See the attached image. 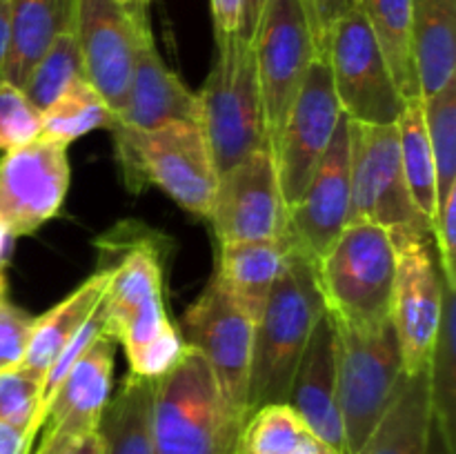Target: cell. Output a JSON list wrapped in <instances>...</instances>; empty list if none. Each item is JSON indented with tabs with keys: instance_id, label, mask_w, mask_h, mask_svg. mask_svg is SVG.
Listing matches in <instances>:
<instances>
[{
	"instance_id": "cell-1",
	"label": "cell",
	"mask_w": 456,
	"mask_h": 454,
	"mask_svg": "<svg viewBox=\"0 0 456 454\" xmlns=\"http://www.w3.org/2000/svg\"><path fill=\"white\" fill-rule=\"evenodd\" d=\"M169 245L160 231L136 221L118 223L96 240L98 267L110 270L105 334L125 350L129 372L151 381L167 374L187 347L163 301Z\"/></svg>"
},
{
	"instance_id": "cell-2",
	"label": "cell",
	"mask_w": 456,
	"mask_h": 454,
	"mask_svg": "<svg viewBox=\"0 0 456 454\" xmlns=\"http://www.w3.org/2000/svg\"><path fill=\"white\" fill-rule=\"evenodd\" d=\"M245 418L218 387L212 368L187 345L176 365L156 378L151 396L154 454H236Z\"/></svg>"
},
{
	"instance_id": "cell-3",
	"label": "cell",
	"mask_w": 456,
	"mask_h": 454,
	"mask_svg": "<svg viewBox=\"0 0 456 454\" xmlns=\"http://www.w3.org/2000/svg\"><path fill=\"white\" fill-rule=\"evenodd\" d=\"M110 132L123 182L132 194L154 185L185 212L209 216L218 169L199 123H169L154 129L116 123Z\"/></svg>"
},
{
	"instance_id": "cell-4",
	"label": "cell",
	"mask_w": 456,
	"mask_h": 454,
	"mask_svg": "<svg viewBox=\"0 0 456 454\" xmlns=\"http://www.w3.org/2000/svg\"><path fill=\"white\" fill-rule=\"evenodd\" d=\"M323 312L314 261L297 252L254 323L248 417L263 405L288 403L297 365Z\"/></svg>"
},
{
	"instance_id": "cell-5",
	"label": "cell",
	"mask_w": 456,
	"mask_h": 454,
	"mask_svg": "<svg viewBox=\"0 0 456 454\" xmlns=\"http://www.w3.org/2000/svg\"><path fill=\"white\" fill-rule=\"evenodd\" d=\"M314 270L325 312L334 323L365 332L390 320L396 247L383 227L347 223Z\"/></svg>"
},
{
	"instance_id": "cell-6",
	"label": "cell",
	"mask_w": 456,
	"mask_h": 454,
	"mask_svg": "<svg viewBox=\"0 0 456 454\" xmlns=\"http://www.w3.org/2000/svg\"><path fill=\"white\" fill-rule=\"evenodd\" d=\"M199 102L200 127L218 174L270 147L252 47L240 34L216 40V61Z\"/></svg>"
},
{
	"instance_id": "cell-7",
	"label": "cell",
	"mask_w": 456,
	"mask_h": 454,
	"mask_svg": "<svg viewBox=\"0 0 456 454\" xmlns=\"http://www.w3.org/2000/svg\"><path fill=\"white\" fill-rule=\"evenodd\" d=\"M350 223H374L392 236L432 240V230L414 205L401 167L395 125L350 120Z\"/></svg>"
},
{
	"instance_id": "cell-8",
	"label": "cell",
	"mask_w": 456,
	"mask_h": 454,
	"mask_svg": "<svg viewBox=\"0 0 456 454\" xmlns=\"http://www.w3.org/2000/svg\"><path fill=\"white\" fill-rule=\"evenodd\" d=\"M337 329V383L343 434L350 454H359L386 414L403 377L401 347L392 320L377 329Z\"/></svg>"
},
{
	"instance_id": "cell-9",
	"label": "cell",
	"mask_w": 456,
	"mask_h": 454,
	"mask_svg": "<svg viewBox=\"0 0 456 454\" xmlns=\"http://www.w3.org/2000/svg\"><path fill=\"white\" fill-rule=\"evenodd\" d=\"M325 62L334 93L347 120L361 125H395L405 107L392 71L359 7L334 25Z\"/></svg>"
},
{
	"instance_id": "cell-10",
	"label": "cell",
	"mask_w": 456,
	"mask_h": 454,
	"mask_svg": "<svg viewBox=\"0 0 456 454\" xmlns=\"http://www.w3.org/2000/svg\"><path fill=\"white\" fill-rule=\"evenodd\" d=\"M249 47L272 150L312 62L319 58L301 0H267Z\"/></svg>"
},
{
	"instance_id": "cell-11",
	"label": "cell",
	"mask_w": 456,
	"mask_h": 454,
	"mask_svg": "<svg viewBox=\"0 0 456 454\" xmlns=\"http://www.w3.org/2000/svg\"><path fill=\"white\" fill-rule=\"evenodd\" d=\"M74 34L85 78L118 114L138 49L151 34L147 7L127 9L116 0H74Z\"/></svg>"
},
{
	"instance_id": "cell-12",
	"label": "cell",
	"mask_w": 456,
	"mask_h": 454,
	"mask_svg": "<svg viewBox=\"0 0 456 454\" xmlns=\"http://www.w3.org/2000/svg\"><path fill=\"white\" fill-rule=\"evenodd\" d=\"M343 118L325 58H316L294 98L285 123L272 145L281 191L292 207L305 191L330 150L334 132Z\"/></svg>"
},
{
	"instance_id": "cell-13",
	"label": "cell",
	"mask_w": 456,
	"mask_h": 454,
	"mask_svg": "<svg viewBox=\"0 0 456 454\" xmlns=\"http://www.w3.org/2000/svg\"><path fill=\"white\" fill-rule=\"evenodd\" d=\"M208 218L218 245L288 234V205L270 147L218 174Z\"/></svg>"
},
{
	"instance_id": "cell-14",
	"label": "cell",
	"mask_w": 456,
	"mask_h": 454,
	"mask_svg": "<svg viewBox=\"0 0 456 454\" xmlns=\"http://www.w3.org/2000/svg\"><path fill=\"white\" fill-rule=\"evenodd\" d=\"M395 247L396 274L390 320L401 347L403 374H417L430 368L444 314L445 283L432 256L430 240L405 239L395 243Z\"/></svg>"
},
{
	"instance_id": "cell-15",
	"label": "cell",
	"mask_w": 456,
	"mask_h": 454,
	"mask_svg": "<svg viewBox=\"0 0 456 454\" xmlns=\"http://www.w3.org/2000/svg\"><path fill=\"white\" fill-rule=\"evenodd\" d=\"M183 334V341L205 356L223 396L248 418L254 320L209 280L203 294L185 310Z\"/></svg>"
},
{
	"instance_id": "cell-16",
	"label": "cell",
	"mask_w": 456,
	"mask_h": 454,
	"mask_svg": "<svg viewBox=\"0 0 456 454\" xmlns=\"http://www.w3.org/2000/svg\"><path fill=\"white\" fill-rule=\"evenodd\" d=\"M69 190L67 145L52 138L4 151L0 158V218L13 236H29L58 216Z\"/></svg>"
},
{
	"instance_id": "cell-17",
	"label": "cell",
	"mask_w": 456,
	"mask_h": 454,
	"mask_svg": "<svg viewBox=\"0 0 456 454\" xmlns=\"http://www.w3.org/2000/svg\"><path fill=\"white\" fill-rule=\"evenodd\" d=\"M116 343L102 334L69 369L52 396L29 454H62L98 430L114 390ZM34 439V441H36Z\"/></svg>"
},
{
	"instance_id": "cell-18",
	"label": "cell",
	"mask_w": 456,
	"mask_h": 454,
	"mask_svg": "<svg viewBox=\"0 0 456 454\" xmlns=\"http://www.w3.org/2000/svg\"><path fill=\"white\" fill-rule=\"evenodd\" d=\"M350 223V120L343 114L330 150L301 199L288 207V234L310 261H319Z\"/></svg>"
},
{
	"instance_id": "cell-19",
	"label": "cell",
	"mask_w": 456,
	"mask_h": 454,
	"mask_svg": "<svg viewBox=\"0 0 456 454\" xmlns=\"http://www.w3.org/2000/svg\"><path fill=\"white\" fill-rule=\"evenodd\" d=\"M288 403L307 432L332 454H350L343 434L337 383V329L328 312L319 316L289 385Z\"/></svg>"
},
{
	"instance_id": "cell-20",
	"label": "cell",
	"mask_w": 456,
	"mask_h": 454,
	"mask_svg": "<svg viewBox=\"0 0 456 454\" xmlns=\"http://www.w3.org/2000/svg\"><path fill=\"white\" fill-rule=\"evenodd\" d=\"M116 123L136 129H154L169 123H199V93L190 92L160 58L154 36H145L138 49L123 109Z\"/></svg>"
},
{
	"instance_id": "cell-21",
	"label": "cell",
	"mask_w": 456,
	"mask_h": 454,
	"mask_svg": "<svg viewBox=\"0 0 456 454\" xmlns=\"http://www.w3.org/2000/svg\"><path fill=\"white\" fill-rule=\"evenodd\" d=\"M289 234L265 240H239L218 245L212 280L221 292L256 323L276 280L297 254Z\"/></svg>"
},
{
	"instance_id": "cell-22",
	"label": "cell",
	"mask_w": 456,
	"mask_h": 454,
	"mask_svg": "<svg viewBox=\"0 0 456 454\" xmlns=\"http://www.w3.org/2000/svg\"><path fill=\"white\" fill-rule=\"evenodd\" d=\"M74 25V0H9V36L3 80L25 87L53 40Z\"/></svg>"
},
{
	"instance_id": "cell-23",
	"label": "cell",
	"mask_w": 456,
	"mask_h": 454,
	"mask_svg": "<svg viewBox=\"0 0 456 454\" xmlns=\"http://www.w3.org/2000/svg\"><path fill=\"white\" fill-rule=\"evenodd\" d=\"M410 52L421 98L456 80V0H412Z\"/></svg>"
},
{
	"instance_id": "cell-24",
	"label": "cell",
	"mask_w": 456,
	"mask_h": 454,
	"mask_svg": "<svg viewBox=\"0 0 456 454\" xmlns=\"http://www.w3.org/2000/svg\"><path fill=\"white\" fill-rule=\"evenodd\" d=\"M107 285H110V270L98 267L87 280H83L74 292L67 294L52 310L45 312L43 316H36L27 352L18 368L43 378L53 361L58 359L62 347L74 338V334L83 328L85 320L92 316L98 303L102 301Z\"/></svg>"
},
{
	"instance_id": "cell-25",
	"label": "cell",
	"mask_w": 456,
	"mask_h": 454,
	"mask_svg": "<svg viewBox=\"0 0 456 454\" xmlns=\"http://www.w3.org/2000/svg\"><path fill=\"white\" fill-rule=\"evenodd\" d=\"M430 421V368L403 374L386 414L359 454H426Z\"/></svg>"
},
{
	"instance_id": "cell-26",
	"label": "cell",
	"mask_w": 456,
	"mask_h": 454,
	"mask_svg": "<svg viewBox=\"0 0 456 454\" xmlns=\"http://www.w3.org/2000/svg\"><path fill=\"white\" fill-rule=\"evenodd\" d=\"M151 378L129 372L110 396L98 421L101 454H154L151 439Z\"/></svg>"
},
{
	"instance_id": "cell-27",
	"label": "cell",
	"mask_w": 456,
	"mask_h": 454,
	"mask_svg": "<svg viewBox=\"0 0 456 454\" xmlns=\"http://www.w3.org/2000/svg\"><path fill=\"white\" fill-rule=\"evenodd\" d=\"M405 101L421 98L410 52L412 0H354Z\"/></svg>"
},
{
	"instance_id": "cell-28",
	"label": "cell",
	"mask_w": 456,
	"mask_h": 454,
	"mask_svg": "<svg viewBox=\"0 0 456 454\" xmlns=\"http://www.w3.org/2000/svg\"><path fill=\"white\" fill-rule=\"evenodd\" d=\"M396 132H399L401 167H403L410 196L432 230L439 214V191H436V169L430 141H428L421 98L405 102L396 120Z\"/></svg>"
},
{
	"instance_id": "cell-29",
	"label": "cell",
	"mask_w": 456,
	"mask_h": 454,
	"mask_svg": "<svg viewBox=\"0 0 456 454\" xmlns=\"http://www.w3.org/2000/svg\"><path fill=\"white\" fill-rule=\"evenodd\" d=\"M114 125V109L87 80L71 85L52 107L40 111V136L62 145H69L96 129H111Z\"/></svg>"
},
{
	"instance_id": "cell-30",
	"label": "cell",
	"mask_w": 456,
	"mask_h": 454,
	"mask_svg": "<svg viewBox=\"0 0 456 454\" xmlns=\"http://www.w3.org/2000/svg\"><path fill=\"white\" fill-rule=\"evenodd\" d=\"M432 417L456 448V289L444 285V314L430 359Z\"/></svg>"
},
{
	"instance_id": "cell-31",
	"label": "cell",
	"mask_w": 456,
	"mask_h": 454,
	"mask_svg": "<svg viewBox=\"0 0 456 454\" xmlns=\"http://www.w3.org/2000/svg\"><path fill=\"white\" fill-rule=\"evenodd\" d=\"M85 78L83 58H80L78 43H76L74 25L67 31H62L52 47L43 53L36 67L31 69L29 78H27L25 92L27 101L36 107L38 111H45L52 107L71 85Z\"/></svg>"
},
{
	"instance_id": "cell-32",
	"label": "cell",
	"mask_w": 456,
	"mask_h": 454,
	"mask_svg": "<svg viewBox=\"0 0 456 454\" xmlns=\"http://www.w3.org/2000/svg\"><path fill=\"white\" fill-rule=\"evenodd\" d=\"M312 436L289 403L254 409L243 423L236 454H288Z\"/></svg>"
},
{
	"instance_id": "cell-33",
	"label": "cell",
	"mask_w": 456,
	"mask_h": 454,
	"mask_svg": "<svg viewBox=\"0 0 456 454\" xmlns=\"http://www.w3.org/2000/svg\"><path fill=\"white\" fill-rule=\"evenodd\" d=\"M421 102L441 203L456 185V80L441 92L421 98Z\"/></svg>"
},
{
	"instance_id": "cell-34",
	"label": "cell",
	"mask_w": 456,
	"mask_h": 454,
	"mask_svg": "<svg viewBox=\"0 0 456 454\" xmlns=\"http://www.w3.org/2000/svg\"><path fill=\"white\" fill-rule=\"evenodd\" d=\"M43 378L22 368L0 369V421L27 427L36 439V412L40 405Z\"/></svg>"
},
{
	"instance_id": "cell-35",
	"label": "cell",
	"mask_w": 456,
	"mask_h": 454,
	"mask_svg": "<svg viewBox=\"0 0 456 454\" xmlns=\"http://www.w3.org/2000/svg\"><path fill=\"white\" fill-rule=\"evenodd\" d=\"M40 136V111L20 87L0 83V150L7 151Z\"/></svg>"
},
{
	"instance_id": "cell-36",
	"label": "cell",
	"mask_w": 456,
	"mask_h": 454,
	"mask_svg": "<svg viewBox=\"0 0 456 454\" xmlns=\"http://www.w3.org/2000/svg\"><path fill=\"white\" fill-rule=\"evenodd\" d=\"M36 316L0 298V369L18 368L27 352Z\"/></svg>"
},
{
	"instance_id": "cell-37",
	"label": "cell",
	"mask_w": 456,
	"mask_h": 454,
	"mask_svg": "<svg viewBox=\"0 0 456 454\" xmlns=\"http://www.w3.org/2000/svg\"><path fill=\"white\" fill-rule=\"evenodd\" d=\"M432 240L439 254V274L448 288L456 289V185L439 203L432 225Z\"/></svg>"
},
{
	"instance_id": "cell-38",
	"label": "cell",
	"mask_w": 456,
	"mask_h": 454,
	"mask_svg": "<svg viewBox=\"0 0 456 454\" xmlns=\"http://www.w3.org/2000/svg\"><path fill=\"white\" fill-rule=\"evenodd\" d=\"M354 4V0H301V7L307 18V27H310L312 40H314L316 56H325L334 25H337Z\"/></svg>"
},
{
	"instance_id": "cell-39",
	"label": "cell",
	"mask_w": 456,
	"mask_h": 454,
	"mask_svg": "<svg viewBox=\"0 0 456 454\" xmlns=\"http://www.w3.org/2000/svg\"><path fill=\"white\" fill-rule=\"evenodd\" d=\"M240 12H243V0H212L214 36H216V40L240 34Z\"/></svg>"
},
{
	"instance_id": "cell-40",
	"label": "cell",
	"mask_w": 456,
	"mask_h": 454,
	"mask_svg": "<svg viewBox=\"0 0 456 454\" xmlns=\"http://www.w3.org/2000/svg\"><path fill=\"white\" fill-rule=\"evenodd\" d=\"M34 448V436L27 427L0 421V454H29Z\"/></svg>"
},
{
	"instance_id": "cell-41",
	"label": "cell",
	"mask_w": 456,
	"mask_h": 454,
	"mask_svg": "<svg viewBox=\"0 0 456 454\" xmlns=\"http://www.w3.org/2000/svg\"><path fill=\"white\" fill-rule=\"evenodd\" d=\"M267 0H243V12H240V36L245 40H252L254 29H256V22L261 18L263 7H265Z\"/></svg>"
},
{
	"instance_id": "cell-42",
	"label": "cell",
	"mask_w": 456,
	"mask_h": 454,
	"mask_svg": "<svg viewBox=\"0 0 456 454\" xmlns=\"http://www.w3.org/2000/svg\"><path fill=\"white\" fill-rule=\"evenodd\" d=\"M426 454H456V448L445 439V434L441 432L439 423L432 417L430 421V432H428V450Z\"/></svg>"
},
{
	"instance_id": "cell-43",
	"label": "cell",
	"mask_w": 456,
	"mask_h": 454,
	"mask_svg": "<svg viewBox=\"0 0 456 454\" xmlns=\"http://www.w3.org/2000/svg\"><path fill=\"white\" fill-rule=\"evenodd\" d=\"M7 36H9V0H0V83H3L4 56H7Z\"/></svg>"
},
{
	"instance_id": "cell-44",
	"label": "cell",
	"mask_w": 456,
	"mask_h": 454,
	"mask_svg": "<svg viewBox=\"0 0 456 454\" xmlns=\"http://www.w3.org/2000/svg\"><path fill=\"white\" fill-rule=\"evenodd\" d=\"M101 436H98V432H94L92 436H87V439H83L80 443H76L74 448H69L67 452L62 454H101Z\"/></svg>"
},
{
	"instance_id": "cell-45",
	"label": "cell",
	"mask_w": 456,
	"mask_h": 454,
	"mask_svg": "<svg viewBox=\"0 0 456 454\" xmlns=\"http://www.w3.org/2000/svg\"><path fill=\"white\" fill-rule=\"evenodd\" d=\"M13 239H16V236H13V231L9 230L7 223L0 218V267L7 263L9 252H12V247H13Z\"/></svg>"
},
{
	"instance_id": "cell-46",
	"label": "cell",
	"mask_w": 456,
	"mask_h": 454,
	"mask_svg": "<svg viewBox=\"0 0 456 454\" xmlns=\"http://www.w3.org/2000/svg\"><path fill=\"white\" fill-rule=\"evenodd\" d=\"M288 454H332V452H330V450H325L323 445L314 439V436H307L301 445H297L294 450H289Z\"/></svg>"
},
{
	"instance_id": "cell-47",
	"label": "cell",
	"mask_w": 456,
	"mask_h": 454,
	"mask_svg": "<svg viewBox=\"0 0 456 454\" xmlns=\"http://www.w3.org/2000/svg\"><path fill=\"white\" fill-rule=\"evenodd\" d=\"M4 294H7V280H4L3 267H0V298H4Z\"/></svg>"
},
{
	"instance_id": "cell-48",
	"label": "cell",
	"mask_w": 456,
	"mask_h": 454,
	"mask_svg": "<svg viewBox=\"0 0 456 454\" xmlns=\"http://www.w3.org/2000/svg\"><path fill=\"white\" fill-rule=\"evenodd\" d=\"M116 3H120V4H123V7H127V9H134V7H142V4L138 3V0H116Z\"/></svg>"
},
{
	"instance_id": "cell-49",
	"label": "cell",
	"mask_w": 456,
	"mask_h": 454,
	"mask_svg": "<svg viewBox=\"0 0 456 454\" xmlns=\"http://www.w3.org/2000/svg\"><path fill=\"white\" fill-rule=\"evenodd\" d=\"M138 3H141V4H142V7H147V4H150V3H151V0H138Z\"/></svg>"
}]
</instances>
